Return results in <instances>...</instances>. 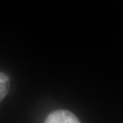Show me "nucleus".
Here are the masks:
<instances>
[{
	"mask_svg": "<svg viewBox=\"0 0 123 123\" xmlns=\"http://www.w3.org/2000/svg\"><path fill=\"white\" fill-rule=\"evenodd\" d=\"M44 123H81L74 114L68 111L58 110L52 112L46 117Z\"/></svg>",
	"mask_w": 123,
	"mask_h": 123,
	"instance_id": "1",
	"label": "nucleus"
},
{
	"mask_svg": "<svg viewBox=\"0 0 123 123\" xmlns=\"http://www.w3.org/2000/svg\"><path fill=\"white\" fill-rule=\"evenodd\" d=\"M10 81L6 74L0 72V102L3 99L10 91Z\"/></svg>",
	"mask_w": 123,
	"mask_h": 123,
	"instance_id": "2",
	"label": "nucleus"
}]
</instances>
